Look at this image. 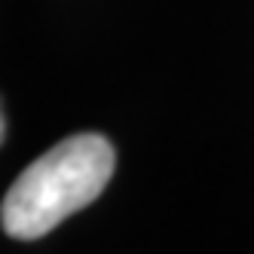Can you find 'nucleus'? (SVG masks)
<instances>
[{"label": "nucleus", "instance_id": "nucleus-1", "mask_svg": "<svg viewBox=\"0 0 254 254\" xmlns=\"http://www.w3.org/2000/svg\"><path fill=\"white\" fill-rule=\"evenodd\" d=\"M117 153L111 141L95 132L70 135L15 178L0 221L12 239H40L56 230L64 217L95 202L114 175Z\"/></svg>", "mask_w": 254, "mask_h": 254}, {"label": "nucleus", "instance_id": "nucleus-2", "mask_svg": "<svg viewBox=\"0 0 254 254\" xmlns=\"http://www.w3.org/2000/svg\"><path fill=\"white\" fill-rule=\"evenodd\" d=\"M0 141H3V114H0Z\"/></svg>", "mask_w": 254, "mask_h": 254}]
</instances>
